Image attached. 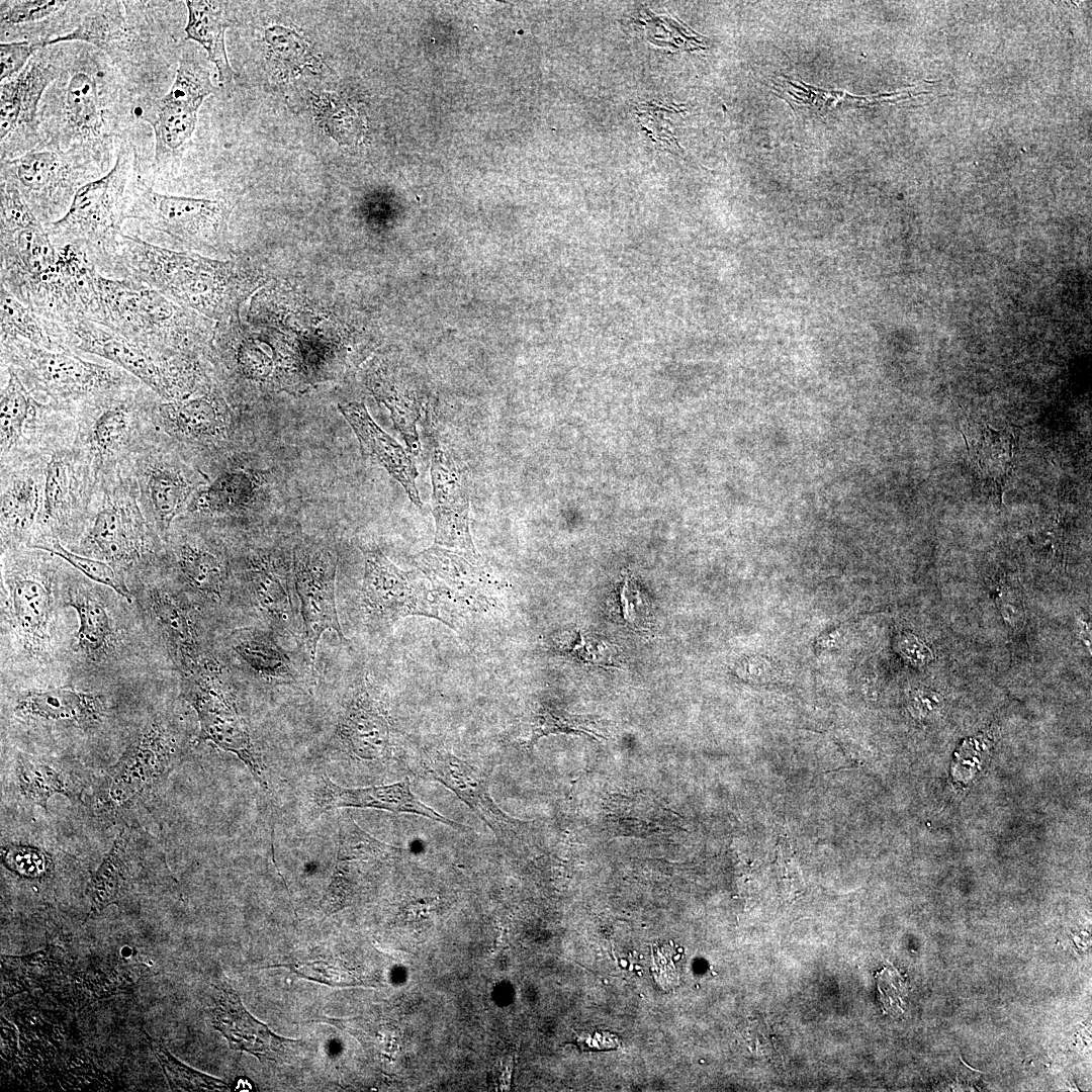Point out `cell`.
<instances>
[{
  "label": "cell",
  "instance_id": "22",
  "mask_svg": "<svg viewBox=\"0 0 1092 1092\" xmlns=\"http://www.w3.org/2000/svg\"><path fill=\"white\" fill-rule=\"evenodd\" d=\"M1 550L31 547L39 528L43 471L36 454L0 468Z\"/></svg>",
  "mask_w": 1092,
  "mask_h": 1092
},
{
  "label": "cell",
  "instance_id": "29",
  "mask_svg": "<svg viewBox=\"0 0 1092 1092\" xmlns=\"http://www.w3.org/2000/svg\"><path fill=\"white\" fill-rule=\"evenodd\" d=\"M217 990L213 1026L229 1040L232 1049L250 1053L261 1061H272L282 1054L287 1042L294 1041L276 1035L254 1018L228 982H221Z\"/></svg>",
  "mask_w": 1092,
  "mask_h": 1092
},
{
  "label": "cell",
  "instance_id": "24",
  "mask_svg": "<svg viewBox=\"0 0 1092 1092\" xmlns=\"http://www.w3.org/2000/svg\"><path fill=\"white\" fill-rule=\"evenodd\" d=\"M197 533L172 526L157 564L169 567L190 589L220 601L230 576L229 559L220 545Z\"/></svg>",
  "mask_w": 1092,
  "mask_h": 1092
},
{
  "label": "cell",
  "instance_id": "18",
  "mask_svg": "<svg viewBox=\"0 0 1092 1092\" xmlns=\"http://www.w3.org/2000/svg\"><path fill=\"white\" fill-rule=\"evenodd\" d=\"M418 568L432 585L441 610L442 622L452 628L451 611H477L488 607L495 582L479 554L434 544L414 557Z\"/></svg>",
  "mask_w": 1092,
  "mask_h": 1092
},
{
  "label": "cell",
  "instance_id": "25",
  "mask_svg": "<svg viewBox=\"0 0 1092 1092\" xmlns=\"http://www.w3.org/2000/svg\"><path fill=\"white\" fill-rule=\"evenodd\" d=\"M335 808L376 809L393 813L415 814L448 825L460 831L471 828L457 823L424 804L412 791L408 778L381 786L346 788L322 775L312 795V811L320 817Z\"/></svg>",
  "mask_w": 1092,
  "mask_h": 1092
},
{
  "label": "cell",
  "instance_id": "46",
  "mask_svg": "<svg viewBox=\"0 0 1092 1092\" xmlns=\"http://www.w3.org/2000/svg\"><path fill=\"white\" fill-rule=\"evenodd\" d=\"M35 549L49 551L65 560L88 579L110 587L126 601H131V594L126 585L124 573L110 563L78 554L68 549L59 539L55 538L46 541Z\"/></svg>",
  "mask_w": 1092,
  "mask_h": 1092
},
{
  "label": "cell",
  "instance_id": "41",
  "mask_svg": "<svg viewBox=\"0 0 1092 1092\" xmlns=\"http://www.w3.org/2000/svg\"><path fill=\"white\" fill-rule=\"evenodd\" d=\"M232 648L241 661L257 675L266 679L293 677V666L287 653L264 631L242 629L232 635Z\"/></svg>",
  "mask_w": 1092,
  "mask_h": 1092
},
{
  "label": "cell",
  "instance_id": "53",
  "mask_svg": "<svg viewBox=\"0 0 1092 1092\" xmlns=\"http://www.w3.org/2000/svg\"><path fill=\"white\" fill-rule=\"evenodd\" d=\"M880 1000L885 1013H902V1000L906 994V984L895 968H884L876 975Z\"/></svg>",
  "mask_w": 1092,
  "mask_h": 1092
},
{
  "label": "cell",
  "instance_id": "51",
  "mask_svg": "<svg viewBox=\"0 0 1092 1092\" xmlns=\"http://www.w3.org/2000/svg\"><path fill=\"white\" fill-rule=\"evenodd\" d=\"M46 47V39L0 43V80H8L21 72L35 53Z\"/></svg>",
  "mask_w": 1092,
  "mask_h": 1092
},
{
  "label": "cell",
  "instance_id": "13",
  "mask_svg": "<svg viewBox=\"0 0 1092 1092\" xmlns=\"http://www.w3.org/2000/svg\"><path fill=\"white\" fill-rule=\"evenodd\" d=\"M151 416L155 429L193 464V459L208 458L224 450L235 431L232 410L216 381L184 398L164 400L158 396Z\"/></svg>",
  "mask_w": 1092,
  "mask_h": 1092
},
{
  "label": "cell",
  "instance_id": "17",
  "mask_svg": "<svg viewBox=\"0 0 1092 1092\" xmlns=\"http://www.w3.org/2000/svg\"><path fill=\"white\" fill-rule=\"evenodd\" d=\"M182 695L195 710L199 721L198 739L211 741L236 754L255 780L268 788L266 767L248 726L240 716L231 694L202 661L183 673Z\"/></svg>",
  "mask_w": 1092,
  "mask_h": 1092
},
{
  "label": "cell",
  "instance_id": "15",
  "mask_svg": "<svg viewBox=\"0 0 1092 1092\" xmlns=\"http://www.w3.org/2000/svg\"><path fill=\"white\" fill-rule=\"evenodd\" d=\"M360 548L364 555L361 606L371 623L387 628L408 616L442 622L440 605L426 584V576L398 568L374 542Z\"/></svg>",
  "mask_w": 1092,
  "mask_h": 1092
},
{
  "label": "cell",
  "instance_id": "43",
  "mask_svg": "<svg viewBox=\"0 0 1092 1092\" xmlns=\"http://www.w3.org/2000/svg\"><path fill=\"white\" fill-rule=\"evenodd\" d=\"M124 16L120 2H101L88 12L71 31L46 39V46L64 41H83L102 49L116 40L124 30Z\"/></svg>",
  "mask_w": 1092,
  "mask_h": 1092
},
{
  "label": "cell",
  "instance_id": "54",
  "mask_svg": "<svg viewBox=\"0 0 1092 1092\" xmlns=\"http://www.w3.org/2000/svg\"><path fill=\"white\" fill-rule=\"evenodd\" d=\"M287 967L294 973L317 982L336 985H339L340 982H344L342 979L343 975H341L337 969H334L333 966L323 962L294 964L287 965Z\"/></svg>",
  "mask_w": 1092,
  "mask_h": 1092
},
{
  "label": "cell",
  "instance_id": "21",
  "mask_svg": "<svg viewBox=\"0 0 1092 1092\" xmlns=\"http://www.w3.org/2000/svg\"><path fill=\"white\" fill-rule=\"evenodd\" d=\"M55 414V406L39 401L10 368L1 365L0 468L33 457Z\"/></svg>",
  "mask_w": 1092,
  "mask_h": 1092
},
{
  "label": "cell",
  "instance_id": "26",
  "mask_svg": "<svg viewBox=\"0 0 1092 1092\" xmlns=\"http://www.w3.org/2000/svg\"><path fill=\"white\" fill-rule=\"evenodd\" d=\"M435 544L477 555L470 533L469 496L452 458L436 448L431 460Z\"/></svg>",
  "mask_w": 1092,
  "mask_h": 1092
},
{
  "label": "cell",
  "instance_id": "52",
  "mask_svg": "<svg viewBox=\"0 0 1092 1092\" xmlns=\"http://www.w3.org/2000/svg\"><path fill=\"white\" fill-rule=\"evenodd\" d=\"M2 854L5 864L21 876L37 877L44 874L47 870L48 860L37 849L22 845H8L2 848Z\"/></svg>",
  "mask_w": 1092,
  "mask_h": 1092
},
{
  "label": "cell",
  "instance_id": "49",
  "mask_svg": "<svg viewBox=\"0 0 1092 1092\" xmlns=\"http://www.w3.org/2000/svg\"><path fill=\"white\" fill-rule=\"evenodd\" d=\"M584 734L595 738L602 737L589 725V721L582 716L551 709L540 708L533 717L531 735L528 747L532 748L539 739L551 734Z\"/></svg>",
  "mask_w": 1092,
  "mask_h": 1092
},
{
  "label": "cell",
  "instance_id": "14",
  "mask_svg": "<svg viewBox=\"0 0 1092 1092\" xmlns=\"http://www.w3.org/2000/svg\"><path fill=\"white\" fill-rule=\"evenodd\" d=\"M58 248L57 260L16 298L61 327L78 318L93 321L98 271L83 248L71 244Z\"/></svg>",
  "mask_w": 1092,
  "mask_h": 1092
},
{
  "label": "cell",
  "instance_id": "9",
  "mask_svg": "<svg viewBox=\"0 0 1092 1092\" xmlns=\"http://www.w3.org/2000/svg\"><path fill=\"white\" fill-rule=\"evenodd\" d=\"M63 562L35 548L1 550L2 622L27 653H42L51 647L55 581Z\"/></svg>",
  "mask_w": 1092,
  "mask_h": 1092
},
{
  "label": "cell",
  "instance_id": "44",
  "mask_svg": "<svg viewBox=\"0 0 1092 1092\" xmlns=\"http://www.w3.org/2000/svg\"><path fill=\"white\" fill-rule=\"evenodd\" d=\"M312 106L320 124L339 144L352 145L361 140L364 121L341 97L332 93L315 95Z\"/></svg>",
  "mask_w": 1092,
  "mask_h": 1092
},
{
  "label": "cell",
  "instance_id": "12",
  "mask_svg": "<svg viewBox=\"0 0 1092 1092\" xmlns=\"http://www.w3.org/2000/svg\"><path fill=\"white\" fill-rule=\"evenodd\" d=\"M181 749L166 724H147L111 766L95 792V803L104 812L118 813L151 794L175 767Z\"/></svg>",
  "mask_w": 1092,
  "mask_h": 1092
},
{
  "label": "cell",
  "instance_id": "27",
  "mask_svg": "<svg viewBox=\"0 0 1092 1092\" xmlns=\"http://www.w3.org/2000/svg\"><path fill=\"white\" fill-rule=\"evenodd\" d=\"M336 736L345 750L362 760H384L391 753L389 722L365 687L356 690L346 703Z\"/></svg>",
  "mask_w": 1092,
  "mask_h": 1092
},
{
  "label": "cell",
  "instance_id": "40",
  "mask_svg": "<svg viewBox=\"0 0 1092 1092\" xmlns=\"http://www.w3.org/2000/svg\"><path fill=\"white\" fill-rule=\"evenodd\" d=\"M225 3L218 1H186L188 21L185 32L201 44L207 53L218 74L221 83H230L234 72L230 66L224 33L230 22L225 13Z\"/></svg>",
  "mask_w": 1092,
  "mask_h": 1092
},
{
  "label": "cell",
  "instance_id": "47",
  "mask_svg": "<svg viewBox=\"0 0 1092 1092\" xmlns=\"http://www.w3.org/2000/svg\"><path fill=\"white\" fill-rule=\"evenodd\" d=\"M265 38L273 61L285 76L296 74L304 68H312L317 64L310 44L289 28L269 27L265 31Z\"/></svg>",
  "mask_w": 1092,
  "mask_h": 1092
},
{
  "label": "cell",
  "instance_id": "36",
  "mask_svg": "<svg viewBox=\"0 0 1092 1092\" xmlns=\"http://www.w3.org/2000/svg\"><path fill=\"white\" fill-rule=\"evenodd\" d=\"M262 483L263 476L256 472L224 469L199 488L185 514L211 518L240 514L256 498Z\"/></svg>",
  "mask_w": 1092,
  "mask_h": 1092
},
{
  "label": "cell",
  "instance_id": "7",
  "mask_svg": "<svg viewBox=\"0 0 1092 1092\" xmlns=\"http://www.w3.org/2000/svg\"><path fill=\"white\" fill-rule=\"evenodd\" d=\"M230 214L223 200L161 193L136 176L127 188L123 220L135 221L143 240L158 237L154 245L212 253L223 249Z\"/></svg>",
  "mask_w": 1092,
  "mask_h": 1092
},
{
  "label": "cell",
  "instance_id": "32",
  "mask_svg": "<svg viewBox=\"0 0 1092 1092\" xmlns=\"http://www.w3.org/2000/svg\"><path fill=\"white\" fill-rule=\"evenodd\" d=\"M92 589L83 581H74L68 587L64 604L74 609L78 616L76 651L91 661L100 662L115 650L117 636L106 604Z\"/></svg>",
  "mask_w": 1092,
  "mask_h": 1092
},
{
  "label": "cell",
  "instance_id": "34",
  "mask_svg": "<svg viewBox=\"0 0 1092 1092\" xmlns=\"http://www.w3.org/2000/svg\"><path fill=\"white\" fill-rule=\"evenodd\" d=\"M15 771L20 794L46 811L53 795L60 794L77 801L86 788V781L77 767L63 760L19 754Z\"/></svg>",
  "mask_w": 1092,
  "mask_h": 1092
},
{
  "label": "cell",
  "instance_id": "16",
  "mask_svg": "<svg viewBox=\"0 0 1092 1092\" xmlns=\"http://www.w3.org/2000/svg\"><path fill=\"white\" fill-rule=\"evenodd\" d=\"M1 286L15 297L58 258L59 248L18 188L1 185Z\"/></svg>",
  "mask_w": 1092,
  "mask_h": 1092
},
{
  "label": "cell",
  "instance_id": "39",
  "mask_svg": "<svg viewBox=\"0 0 1092 1092\" xmlns=\"http://www.w3.org/2000/svg\"><path fill=\"white\" fill-rule=\"evenodd\" d=\"M132 832L124 829L115 839L110 851L91 879L88 895L90 916L121 900L131 885Z\"/></svg>",
  "mask_w": 1092,
  "mask_h": 1092
},
{
  "label": "cell",
  "instance_id": "23",
  "mask_svg": "<svg viewBox=\"0 0 1092 1092\" xmlns=\"http://www.w3.org/2000/svg\"><path fill=\"white\" fill-rule=\"evenodd\" d=\"M422 768L465 803L490 828L500 845L513 842L521 822L496 805L480 770L445 749L426 751Z\"/></svg>",
  "mask_w": 1092,
  "mask_h": 1092
},
{
  "label": "cell",
  "instance_id": "19",
  "mask_svg": "<svg viewBox=\"0 0 1092 1092\" xmlns=\"http://www.w3.org/2000/svg\"><path fill=\"white\" fill-rule=\"evenodd\" d=\"M338 558L326 546L299 545L293 551L292 571L300 603L305 646L314 667L317 644L326 631H334L344 643L336 605Z\"/></svg>",
  "mask_w": 1092,
  "mask_h": 1092
},
{
  "label": "cell",
  "instance_id": "2",
  "mask_svg": "<svg viewBox=\"0 0 1092 1092\" xmlns=\"http://www.w3.org/2000/svg\"><path fill=\"white\" fill-rule=\"evenodd\" d=\"M93 322L167 358L204 359L211 348L205 316L143 283L97 275Z\"/></svg>",
  "mask_w": 1092,
  "mask_h": 1092
},
{
  "label": "cell",
  "instance_id": "1",
  "mask_svg": "<svg viewBox=\"0 0 1092 1092\" xmlns=\"http://www.w3.org/2000/svg\"><path fill=\"white\" fill-rule=\"evenodd\" d=\"M95 267L103 276L143 283L219 323L236 317L248 293L247 278L233 262L167 249L123 232Z\"/></svg>",
  "mask_w": 1092,
  "mask_h": 1092
},
{
  "label": "cell",
  "instance_id": "56",
  "mask_svg": "<svg viewBox=\"0 0 1092 1092\" xmlns=\"http://www.w3.org/2000/svg\"><path fill=\"white\" fill-rule=\"evenodd\" d=\"M742 669L746 677L760 681L774 678L777 671L770 662L758 657L745 660Z\"/></svg>",
  "mask_w": 1092,
  "mask_h": 1092
},
{
  "label": "cell",
  "instance_id": "6",
  "mask_svg": "<svg viewBox=\"0 0 1092 1092\" xmlns=\"http://www.w3.org/2000/svg\"><path fill=\"white\" fill-rule=\"evenodd\" d=\"M1 365L10 368L39 400L67 407L141 382L113 364L88 361L73 351L42 349L1 338Z\"/></svg>",
  "mask_w": 1092,
  "mask_h": 1092
},
{
  "label": "cell",
  "instance_id": "48",
  "mask_svg": "<svg viewBox=\"0 0 1092 1092\" xmlns=\"http://www.w3.org/2000/svg\"><path fill=\"white\" fill-rule=\"evenodd\" d=\"M149 1043L156 1058L161 1063L168 1082L173 1090L183 1091H225L229 1090L225 1083L197 1072L180 1063L160 1043L146 1033Z\"/></svg>",
  "mask_w": 1092,
  "mask_h": 1092
},
{
  "label": "cell",
  "instance_id": "57",
  "mask_svg": "<svg viewBox=\"0 0 1092 1092\" xmlns=\"http://www.w3.org/2000/svg\"><path fill=\"white\" fill-rule=\"evenodd\" d=\"M578 1041H579L580 1045L582 1046L581 1049H583L584 1046H587L589 1049H599V1050L612 1049V1048H614V1046H616L618 1044V1040H617L616 1036L613 1035V1034H610L608 1032L607 1033L606 1032L597 1033L596 1035H594L592 1037L590 1036L589 1037L581 1036V1038H579Z\"/></svg>",
  "mask_w": 1092,
  "mask_h": 1092
},
{
  "label": "cell",
  "instance_id": "38",
  "mask_svg": "<svg viewBox=\"0 0 1092 1092\" xmlns=\"http://www.w3.org/2000/svg\"><path fill=\"white\" fill-rule=\"evenodd\" d=\"M63 115L70 136L87 140L100 134L103 104L93 74L81 69L71 73L64 95Z\"/></svg>",
  "mask_w": 1092,
  "mask_h": 1092
},
{
  "label": "cell",
  "instance_id": "45",
  "mask_svg": "<svg viewBox=\"0 0 1092 1092\" xmlns=\"http://www.w3.org/2000/svg\"><path fill=\"white\" fill-rule=\"evenodd\" d=\"M209 72L189 55L183 56L174 82L162 98L165 101L198 111L204 99L213 92Z\"/></svg>",
  "mask_w": 1092,
  "mask_h": 1092
},
{
  "label": "cell",
  "instance_id": "5",
  "mask_svg": "<svg viewBox=\"0 0 1092 1092\" xmlns=\"http://www.w3.org/2000/svg\"><path fill=\"white\" fill-rule=\"evenodd\" d=\"M36 454L42 462L43 498L38 534L29 548L53 538L69 547L82 531L96 479L74 442L66 408H57Z\"/></svg>",
  "mask_w": 1092,
  "mask_h": 1092
},
{
  "label": "cell",
  "instance_id": "35",
  "mask_svg": "<svg viewBox=\"0 0 1092 1092\" xmlns=\"http://www.w3.org/2000/svg\"><path fill=\"white\" fill-rule=\"evenodd\" d=\"M149 606L175 663L187 672L203 660L189 610L183 602L165 587L154 586L149 592Z\"/></svg>",
  "mask_w": 1092,
  "mask_h": 1092
},
{
  "label": "cell",
  "instance_id": "4",
  "mask_svg": "<svg viewBox=\"0 0 1092 1092\" xmlns=\"http://www.w3.org/2000/svg\"><path fill=\"white\" fill-rule=\"evenodd\" d=\"M68 549L123 572L155 567L164 544L149 525L121 472L96 483L78 539Z\"/></svg>",
  "mask_w": 1092,
  "mask_h": 1092
},
{
  "label": "cell",
  "instance_id": "28",
  "mask_svg": "<svg viewBox=\"0 0 1092 1092\" xmlns=\"http://www.w3.org/2000/svg\"><path fill=\"white\" fill-rule=\"evenodd\" d=\"M339 410L354 431L362 454L385 468L401 484L410 499L421 508L416 485L418 471L403 447L374 422L363 402L339 404Z\"/></svg>",
  "mask_w": 1092,
  "mask_h": 1092
},
{
  "label": "cell",
  "instance_id": "11",
  "mask_svg": "<svg viewBox=\"0 0 1092 1092\" xmlns=\"http://www.w3.org/2000/svg\"><path fill=\"white\" fill-rule=\"evenodd\" d=\"M135 153L123 143L112 168L82 185L66 213L46 224L56 247L76 245L87 251L93 264L107 253L122 233L128 185L133 177Z\"/></svg>",
  "mask_w": 1092,
  "mask_h": 1092
},
{
  "label": "cell",
  "instance_id": "50",
  "mask_svg": "<svg viewBox=\"0 0 1092 1092\" xmlns=\"http://www.w3.org/2000/svg\"><path fill=\"white\" fill-rule=\"evenodd\" d=\"M66 1H12L1 6V27L42 20L61 10Z\"/></svg>",
  "mask_w": 1092,
  "mask_h": 1092
},
{
  "label": "cell",
  "instance_id": "10",
  "mask_svg": "<svg viewBox=\"0 0 1092 1092\" xmlns=\"http://www.w3.org/2000/svg\"><path fill=\"white\" fill-rule=\"evenodd\" d=\"M121 473L129 479L146 520L163 544L174 522L186 513L195 493L208 481L156 429L129 457Z\"/></svg>",
  "mask_w": 1092,
  "mask_h": 1092
},
{
  "label": "cell",
  "instance_id": "31",
  "mask_svg": "<svg viewBox=\"0 0 1092 1092\" xmlns=\"http://www.w3.org/2000/svg\"><path fill=\"white\" fill-rule=\"evenodd\" d=\"M104 710L100 695L63 688L22 692L15 705V712L20 717L81 727L98 723Z\"/></svg>",
  "mask_w": 1092,
  "mask_h": 1092
},
{
  "label": "cell",
  "instance_id": "42",
  "mask_svg": "<svg viewBox=\"0 0 1092 1092\" xmlns=\"http://www.w3.org/2000/svg\"><path fill=\"white\" fill-rule=\"evenodd\" d=\"M142 118L153 127L155 162L157 166L179 151L191 138L197 122V111L159 99Z\"/></svg>",
  "mask_w": 1092,
  "mask_h": 1092
},
{
  "label": "cell",
  "instance_id": "8",
  "mask_svg": "<svg viewBox=\"0 0 1092 1092\" xmlns=\"http://www.w3.org/2000/svg\"><path fill=\"white\" fill-rule=\"evenodd\" d=\"M73 352L92 354L126 371L161 399L184 398L212 383L204 360L167 358L88 318L62 327Z\"/></svg>",
  "mask_w": 1092,
  "mask_h": 1092
},
{
  "label": "cell",
  "instance_id": "3",
  "mask_svg": "<svg viewBox=\"0 0 1092 1092\" xmlns=\"http://www.w3.org/2000/svg\"><path fill=\"white\" fill-rule=\"evenodd\" d=\"M157 397L139 382L63 407L70 416L74 442L96 483L120 473L133 452L155 431L151 412Z\"/></svg>",
  "mask_w": 1092,
  "mask_h": 1092
},
{
  "label": "cell",
  "instance_id": "30",
  "mask_svg": "<svg viewBox=\"0 0 1092 1092\" xmlns=\"http://www.w3.org/2000/svg\"><path fill=\"white\" fill-rule=\"evenodd\" d=\"M61 74L54 63L34 56L14 77L1 82L0 138L1 142L22 125L34 122L38 102L44 90Z\"/></svg>",
  "mask_w": 1092,
  "mask_h": 1092
},
{
  "label": "cell",
  "instance_id": "55",
  "mask_svg": "<svg viewBox=\"0 0 1092 1092\" xmlns=\"http://www.w3.org/2000/svg\"><path fill=\"white\" fill-rule=\"evenodd\" d=\"M899 648L901 654L913 664H923L931 657L929 649L910 634L901 638Z\"/></svg>",
  "mask_w": 1092,
  "mask_h": 1092
},
{
  "label": "cell",
  "instance_id": "37",
  "mask_svg": "<svg viewBox=\"0 0 1092 1092\" xmlns=\"http://www.w3.org/2000/svg\"><path fill=\"white\" fill-rule=\"evenodd\" d=\"M1 338L22 339L52 351H71L64 329L23 304L3 286L0 289Z\"/></svg>",
  "mask_w": 1092,
  "mask_h": 1092
},
{
  "label": "cell",
  "instance_id": "20",
  "mask_svg": "<svg viewBox=\"0 0 1092 1092\" xmlns=\"http://www.w3.org/2000/svg\"><path fill=\"white\" fill-rule=\"evenodd\" d=\"M1 176L11 180L36 217L46 225L68 210L80 174L61 152L33 150L1 163Z\"/></svg>",
  "mask_w": 1092,
  "mask_h": 1092
},
{
  "label": "cell",
  "instance_id": "33",
  "mask_svg": "<svg viewBox=\"0 0 1092 1092\" xmlns=\"http://www.w3.org/2000/svg\"><path fill=\"white\" fill-rule=\"evenodd\" d=\"M282 558L270 554L252 556L245 569L250 598L262 615L283 631L294 629V610Z\"/></svg>",
  "mask_w": 1092,
  "mask_h": 1092
}]
</instances>
